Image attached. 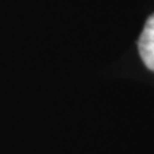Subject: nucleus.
<instances>
[{
    "label": "nucleus",
    "mask_w": 154,
    "mask_h": 154,
    "mask_svg": "<svg viewBox=\"0 0 154 154\" xmlns=\"http://www.w3.org/2000/svg\"><path fill=\"white\" fill-rule=\"evenodd\" d=\"M137 46L144 64L146 66V68L154 72V14L148 18L139 38Z\"/></svg>",
    "instance_id": "1"
}]
</instances>
